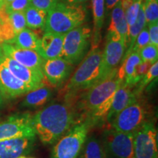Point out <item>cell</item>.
Segmentation results:
<instances>
[{
    "instance_id": "6da1fadb",
    "label": "cell",
    "mask_w": 158,
    "mask_h": 158,
    "mask_svg": "<svg viewBox=\"0 0 158 158\" xmlns=\"http://www.w3.org/2000/svg\"><path fill=\"white\" fill-rule=\"evenodd\" d=\"M122 81L116 68L107 78L96 83L78 97L75 108L79 122H88L91 127L103 124L114 94Z\"/></svg>"
},
{
    "instance_id": "7a4b0ae2",
    "label": "cell",
    "mask_w": 158,
    "mask_h": 158,
    "mask_svg": "<svg viewBox=\"0 0 158 158\" xmlns=\"http://www.w3.org/2000/svg\"><path fill=\"white\" fill-rule=\"evenodd\" d=\"M78 122L75 105L68 101L48 105L31 116L35 134L45 145L54 144Z\"/></svg>"
},
{
    "instance_id": "3957f363",
    "label": "cell",
    "mask_w": 158,
    "mask_h": 158,
    "mask_svg": "<svg viewBox=\"0 0 158 158\" xmlns=\"http://www.w3.org/2000/svg\"><path fill=\"white\" fill-rule=\"evenodd\" d=\"M102 52L100 48L91 49L82 59L64 89L65 101L72 102L78 94L87 90L99 81Z\"/></svg>"
},
{
    "instance_id": "277c9868",
    "label": "cell",
    "mask_w": 158,
    "mask_h": 158,
    "mask_svg": "<svg viewBox=\"0 0 158 158\" xmlns=\"http://www.w3.org/2000/svg\"><path fill=\"white\" fill-rule=\"evenodd\" d=\"M86 9L82 5H70L58 1L47 13L45 32L66 35L84 24Z\"/></svg>"
},
{
    "instance_id": "5b68a950",
    "label": "cell",
    "mask_w": 158,
    "mask_h": 158,
    "mask_svg": "<svg viewBox=\"0 0 158 158\" xmlns=\"http://www.w3.org/2000/svg\"><path fill=\"white\" fill-rule=\"evenodd\" d=\"M151 114L149 102L141 95H136L116 116L110 124V127L121 133L134 134L143 124L151 119Z\"/></svg>"
},
{
    "instance_id": "8992f818",
    "label": "cell",
    "mask_w": 158,
    "mask_h": 158,
    "mask_svg": "<svg viewBox=\"0 0 158 158\" xmlns=\"http://www.w3.org/2000/svg\"><path fill=\"white\" fill-rule=\"evenodd\" d=\"M91 127L88 122L75 124L54 143L51 158H77Z\"/></svg>"
},
{
    "instance_id": "52a82bcc",
    "label": "cell",
    "mask_w": 158,
    "mask_h": 158,
    "mask_svg": "<svg viewBox=\"0 0 158 158\" xmlns=\"http://www.w3.org/2000/svg\"><path fill=\"white\" fill-rule=\"evenodd\" d=\"M92 29L83 24L65 35L63 43L62 58L76 65L85 57L92 38Z\"/></svg>"
},
{
    "instance_id": "ba28073f",
    "label": "cell",
    "mask_w": 158,
    "mask_h": 158,
    "mask_svg": "<svg viewBox=\"0 0 158 158\" xmlns=\"http://www.w3.org/2000/svg\"><path fill=\"white\" fill-rule=\"evenodd\" d=\"M134 158H157V130L154 118L143 124L133 136Z\"/></svg>"
},
{
    "instance_id": "9c48e42d",
    "label": "cell",
    "mask_w": 158,
    "mask_h": 158,
    "mask_svg": "<svg viewBox=\"0 0 158 158\" xmlns=\"http://www.w3.org/2000/svg\"><path fill=\"white\" fill-rule=\"evenodd\" d=\"M126 48V45L121 37L116 32L108 31L106 46L102 54L99 81L107 78L112 71L117 68L123 58Z\"/></svg>"
},
{
    "instance_id": "30bf717a",
    "label": "cell",
    "mask_w": 158,
    "mask_h": 158,
    "mask_svg": "<svg viewBox=\"0 0 158 158\" xmlns=\"http://www.w3.org/2000/svg\"><path fill=\"white\" fill-rule=\"evenodd\" d=\"M134 134L118 132L110 127L102 134L107 158H134Z\"/></svg>"
},
{
    "instance_id": "8fae6325",
    "label": "cell",
    "mask_w": 158,
    "mask_h": 158,
    "mask_svg": "<svg viewBox=\"0 0 158 158\" xmlns=\"http://www.w3.org/2000/svg\"><path fill=\"white\" fill-rule=\"evenodd\" d=\"M31 116L27 112L17 113L0 122V141L36 136L31 123Z\"/></svg>"
},
{
    "instance_id": "7c38bea8",
    "label": "cell",
    "mask_w": 158,
    "mask_h": 158,
    "mask_svg": "<svg viewBox=\"0 0 158 158\" xmlns=\"http://www.w3.org/2000/svg\"><path fill=\"white\" fill-rule=\"evenodd\" d=\"M74 66L62 58L44 59L42 70L45 79L54 88H60L68 81Z\"/></svg>"
},
{
    "instance_id": "4fadbf2b",
    "label": "cell",
    "mask_w": 158,
    "mask_h": 158,
    "mask_svg": "<svg viewBox=\"0 0 158 158\" xmlns=\"http://www.w3.org/2000/svg\"><path fill=\"white\" fill-rule=\"evenodd\" d=\"M2 55L0 56V88L5 100L19 98L35 89L12 73L4 63Z\"/></svg>"
},
{
    "instance_id": "5bb4252c",
    "label": "cell",
    "mask_w": 158,
    "mask_h": 158,
    "mask_svg": "<svg viewBox=\"0 0 158 158\" xmlns=\"http://www.w3.org/2000/svg\"><path fill=\"white\" fill-rule=\"evenodd\" d=\"M2 60L7 68L14 76L33 89L45 85V77L42 70L27 68L3 54Z\"/></svg>"
},
{
    "instance_id": "9a60e30c",
    "label": "cell",
    "mask_w": 158,
    "mask_h": 158,
    "mask_svg": "<svg viewBox=\"0 0 158 158\" xmlns=\"http://www.w3.org/2000/svg\"><path fill=\"white\" fill-rule=\"evenodd\" d=\"M36 136L0 141V158H17L29 154L34 147Z\"/></svg>"
},
{
    "instance_id": "2e32d148",
    "label": "cell",
    "mask_w": 158,
    "mask_h": 158,
    "mask_svg": "<svg viewBox=\"0 0 158 158\" xmlns=\"http://www.w3.org/2000/svg\"><path fill=\"white\" fill-rule=\"evenodd\" d=\"M1 47L4 54L10 56L23 66L41 70L44 59L36 51L19 48L7 43H2Z\"/></svg>"
},
{
    "instance_id": "e0dca14e",
    "label": "cell",
    "mask_w": 158,
    "mask_h": 158,
    "mask_svg": "<svg viewBox=\"0 0 158 158\" xmlns=\"http://www.w3.org/2000/svg\"><path fill=\"white\" fill-rule=\"evenodd\" d=\"M65 35L45 32L40 38L37 52L43 59L62 58Z\"/></svg>"
},
{
    "instance_id": "ac0fdd59",
    "label": "cell",
    "mask_w": 158,
    "mask_h": 158,
    "mask_svg": "<svg viewBox=\"0 0 158 158\" xmlns=\"http://www.w3.org/2000/svg\"><path fill=\"white\" fill-rule=\"evenodd\" d=\"M135 96L133 86H130L122 81L113 97L110 108L106 116V122L108 124H111L116 116L135 98Z\"/></svg>"
},
{
    "instance_id": "d6986e66",
    "label": "cell",
    "mask_w": 158,
    "mask_h": 158,
    "mask_svg": "<svg viewBox=\"0 0 158 158\" xmlns=\"http://www.w3.org/2000/svg\"><path fill=\"white\" fill-rule=\"evenodd\" d=\"M53 95L52 89L43 85L26 94L25 98L20 104L21 108H37L44 106L51 100Z\"/></svg>"
},
{
    "instance_id": "ffe728a7",
    "label": "cell",
    "mask_w": 158,
    "mask_h": 158,
    "mask_svg": "<svg viewBox=\"0 0 158 158\" xmlns=\"http://www.w3.org/2000/svg\"><path fill=\"white\" fill-rule=\"evenodd\" d=\"M128 30H129V27H128L125 19L122 1L119 0L118 3L114 6V8L112 11L111 21H110L108 31L117 33L121 37L122 41L126 45V48H127Z\"/></svg>"
},
{
    "instance_id": "44dd1931",
    "label": "cell",
    "mask_w": 158,
    "mask_h": 158,
    "mask_svg": "<svg viewBox=\"0 0 158 158\" xmlns=\"http://www.w3.org/2000/svg\"><path fill=\"white\" fill-rule=\"evenodd\" d=\"M92 13L94 19L93 32H92L91 46L98 48L101 41V29L104 21L105 0H92Z\"/></svg>"
},
{
    "instance_id": "7402d4cb",
    "label": "cell",
    "mask_w": 158,
    "mask_h": 158,
    "mask_svg": "<svg viewBox=\"0 0 158 158\" xmlns=\"http://www.w3.org/2000/svg\"><path fill=\"white\" fill-rule=\"evenodd\" d=\"M77 158H107L102 141L95 136H87Z\"/></svg>"
},
{
    "instance_id": "603a6c76",
    "label": "cell",
    "mask_w": 158,
    "mask_h": 158,
    "mask_svg": "<svg viewBox=\"0 0 158 158\" xmlns=\"http://www.w3.org/2000/svg\"><path fill=\"white\" fill-rule=\"evenodd\" d=\"M40 40L38 35L31 29H24L15 35L10 44L19 48L29 49V50L37 51L39 48Z\"/></svg>"
},
{
    "instance_id": "cb8c5ba5",
    "label": "cell",
    "mask_w": 158,
    "mask_h": 158,
    "mask_svg": "<svg viewBox=\"0 0 158 158\" xmlns=\"http://www.w3.org/2000/svg\"><path fill=\"white\" fill-rule=\"evenodd\" d=\"M27 27L31 29H44L46 22L47 12L32 6L29 7L24 11Z\"/></svg>"
},
{
    "instance_id": "d4e9b609",
    "label": "cell",
    "mask_w": 158,
    "mask_h": 158,
    "mask_svg": "<svg viewBox=\"0 0 158 158\" xmlns=\"http://www.w3.org/2000/svg\"><path fill=\"white\" fill-rule=\"evenodd\" d=\"M147 25L145 20V15H144V7L143 2H142L141 7H140L139 12H138L137 19H136L135 23L129 27L128 30V43H127V51H126V54L124 55V59L127 56L133 48L134 43L135 42V40L137 38L138 34L141 32L143 28Z\"/></svg>"
},
{
    "instance_id": "484cf974",
    "label": "cell",
    "mask_w": 158,
    "mask_h": 158,
    "mask_svg": "<svg viewBox=\"0 0 158 158\" xmlns=\"http://www.w3.org/2000/svg\"><path fill=\"white\" fill-rule=\"evenodd\" d=\"M158 76V63L156 62L151 65L147 74L144 76L141 81L136 84V88L134 89V93L137 96L141 95L147 86L155 79L157 78Z\"/></svg>"
},
{
    "instance_id": "4316f807",
    "label": "cell",
    "mask_w": 158,
    "mask_h": 158,
    "mask_svg": "<svg viewBox=\"0 0 158 158\" xmlns=\"http://www.w3.org/2000/svg\"><path fill=\"white\" fill-rule=\"evenodd\" d=\"M143 2L146 23L148 25L158 22V0H143Z\"/></svg>"
},
{
    "instance_id": "83f0119b",
    "label": "cell",
    "mask_w": 158,
    "mask_h": 158,
    "mask_svg": "<svg viewBox=\"0 0 158 158\" xmlns=\"http://www.w3.org/2000/svg\"><path fill=\"white\" fill-rule=\"evenodd\" d=\"M142 62H148L154 64L157 62L158 47L152 44H148L138 52Z\"/></svg>"
},
{
    "instance_id": "f1b7e54d",
    "label": "cell",
    "mask_w": 158,
    "mask_h": 158,
    "mask_svg": "<svg viewBox=\"0 0 158 158\" xmlns=\"http://www.w3.org/2000/svg\"><path fill=\"white\" fill-rule=\"evenodd\" d=\"M9 19L10 21L12 27L14 31L15 35L23 29L27 28L24 11L23 12H13L10 13Z\"/></svg>"
},
{
    "instance_id": "f546056e",
    "label": "cell",
    "mask_w": 158,
    "mask_h": 158,
    "mask_svg": "<svg viewBox=\"0 0 158 158\" xmlns=\"http://www.w3.org/2000/svg\"><path fill=\"white\" fill-rule=\"evenodd\" d=\"M142 2H143V0L133 2L131 5L129 6V7L124 11V15H125V19L127 21L128 27H131L132 25L135 23Z\"/></svg>"
},
{
    "instance_id": "4dcf8cb0",
    "label": "cell",
    "mask_w": 158,
    "mask_h": 158,
    "mask_svg": "<svg viewBox=\"0 0 158 158\" xmlns=\"http://www.w3.org/2000/svg\"><path fill=\"white\" fill-rule=\"evenodd\" d=\"M31 5V0H13L5 6L7 14L13 12H23Z\"/></svg>"
},
{
    "instance_id": "1f68e13d",
    "label": "cell",
    "mask_w": 158,
    "mask_h": 158,
    "mask_svg": "<svg viewBox=\"0 0 158 158\" xmlns=\"http://www.w3.org/2000/svg\"><path fill=\"white\" fill-rule=\"evenodd\" d=\"M149 43V31H148V27L146 25L143 27V29L141 31L138 35L137 38L135 40V42L134 43V45L132 48L131 52H139V51L141 48H143L144 46L148 45Z\"/></svg>"
},
{
    "instance_id": "d6a6232c",
    "label": "cell",
    "mask_w": 158,
    "mask_h": 158,
    "mask_svg": "<svg viewBox=\"0 0 158 158\" xmlns=\"http://www.w3.org/2000/svg\"><path fill=\"white\" fill-rule=\"evenodd\" d=\"M152 64V63L148 62H142L138 65L135 70V79H134V82H135V86L138 84L140 81L141 80L142 78L147 74L148 70H149L150 67Z\"/></svg>"
},
{
    "instance_id": "836d02e7",
    "label": "cell",
    "mask_w": 158,
    "mask_h": 158,
    "mask_svg": "<svg viewBox=\"0 0 158 158\" xmlns=\"http://www.w3.org/2000/svg\"><path fill=\"white\" fill-rule=\"evenodd\" d=\"M57 2L58 0H31V6L48 13Z\"/></svg>"
},
{
    "instance_id": "e575fe53",
    "label": "cell",
    "mask_w": 158,
    "mask_h": 158,
    "mask_svg": "<svg viewBox=\"0 0 158 158\" xmlns=\"http://www.w3.org/2000/svg\"><path fill=\"white\" fill-rule=\"evenodd\" d=\"M149 31L150 44L158 47V22L149 23L147 25Z\"/></svg>"
},
{
    "instance_id": "d590c367",
    "label": "cell",
    "mask_w": 158,
    "mask_h": 158,
    "mask_svg": "<svg viewBox=\"0 0 158 158\" xmlns=\"http://www.w3.org/2000/svg\"><path fill=\"white\" fill-rule=\"evenodd\" d=\"M119 0H105V6L106 7L107 11L114 8V6L118 3Z\"/></svg>"
},
{
    "instance_id": "8d00e7d4",
    "label": "cell",
    "mask_w": 158,
    "mask_h": 158,
    "mask_svg": "<svg viewBox=\"0 0 158 158\" xmlns=\"http://www.w3.org/2000/svg\"><path fill=\"white\" fill-rule=\"evenodd\" d=\"M58 1L70 5H82L83 3L86 2L89 0H58Z\"/></svg>"
},
{
    "instance_id": "74e56055",
    "label": "cell",
    "mask_w": 158,
    "mask_h": 158,
    "mask_svg": "<svg viewBox=\"0 0 158 158\" xmlns=\"http://www.w3.org/2000/svg\"><path fill=\"white\" fill-rule=\"evenodd\" d=\"M13 0H0V10L5 8V6Z\"/></svg>"
},
{
    "instance_id": "f35d334b",
    "label": "cell",
    "mask_w": 158,
    "mask_h": 158,
    "mask_svg": "<svg viewBox=\"0 0 158 158\" xmlns=\"http://www.w3.org/2000/svg\"><path fill=\"white\" fill-rule=\"evenodd\" d=\"M5 99L4 98L2 92L1 88H0V108L3 107L4 104H5Z\"/></svg>"
},
{
    "instance_id": "ab89813d",
    "label": "cell",
    "mask_w": 158,
    "mask_h": 158,
    "mask_svg": "<svg viewBox=\"0 0 158 158\" xmlns=\"http://www.w3.org/2000/svg\"><path fill=\"white\" fill-rule=\"evenodd\" d=\"M2 54H3V51H2V49L1 44H0V56H1Z\"/></svg>"
},
{
    "instance_id": "60d3db41",
    "label": "cell",
    "mask_w": 158,
    "mask_h": 158,
    "mask_svg": "<svg viewBox=\"0 0 158 158\" xmlns=\"http://www.w3.org/2000/svg\"><path fill=\"white\" fill-rule=\"evenodd\" d=\"M17 158H26V157H25V156H20V157H17Z\"/></svg>"
},
{
    "instance_id": "b9f144b4",
    "label": "cell",
    "mask_w": 158,
    "mask_h": 158,
    "mask_svg": "<svg viewBox=\"0 0 158 158\" xmlns=\"http://www.w3.org/2000/svg\"><path fill=\"white\" fill-rule=\"evenodd\" d=\"M135 1H138V0H133V2H135Z\"/></svg>"
},
{
    "instance_id": "7bdbcfd3",
    "label": "cell",
    "mask_w": 158,
    "mask_h": 158,
    "mask_svg": "<svg viewBox=\"0 0 158 158\" xmlns=\"http://www.w3.org/2000/svg\"><path fill=\"white\" fill-rule=\"evenodd\" d=\"M26 158H31V157H26Z\"/></svg>"
},
{
    "instance_id": "ee69618b",
    "label": "cell",
    "mask_w": 158,
    "mask_h": 158,
    "mask_svg": "<svg viewBox=\"0 0 158 158\" xmlns=\"http://www.w3.org/2000/svg\"><path fill=\"white\" fill-rule=\"evenodd\" d=\"M143 1H146V0H143Z\"/></svg>"
}]
</instances>
